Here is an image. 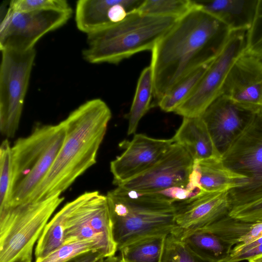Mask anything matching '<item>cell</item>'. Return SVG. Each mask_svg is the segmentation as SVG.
Segmentation results:
<instances>
[{
	"mask_svg": "<svg viewBox=\"0 0 262 262\" xmlns=\"http://www.w3.org/2000/svg\"><path fill=\"white\" fill-rule=\"evenodd\" d=\"M143 0H79L76 4L75 22L86 35L101 31L123 20Z\"/></svg>",
	"mask_w": 262,
	"mask_h": 262,
	"instance_id": "e0dca14e",
	"label": "cell"
},
{
	"mask_svg": "<svg viewBox=\"0 0 262 262\" xmlns=\"http://www.w3.org/2000/svg\"><path fill=\"white\" fill-rule=\"evenodd\" d=\"M66 134L63 121L54 125H39L11 146V207L29 201L53 164Z\"/></svg>",
	"mask_w": 262,
	"mask_h": 262,
	"instance_id": "5b68a950",
	"label": "cell"
},
{
	"mask_svg": "<svg viewBox=\"0 0 262 262\" xmlns=\"http://www.w3.org/2000/svg\"><path fill=\"white\" fill-rule=\"evenodd\" d=\"M174 235L196 254L212 262H226L232 249L231 244L205 228Z\"/></svg>",
	"mask_w": 262,
	"mask_h": 262,
	"instance_id": "44dd1931",
	"label": "cell"
},
{
	"mask_svg": "<svg viewBox=\"0 0 262 262\" xmlns=\"http://www.w3.org/2000/svg\"><path fill=\"white\" fill-rule=\"evenodd\" d=\"M101 258H104L98 252H90L81 255L69 262H96Z\"/></svg>",
	"mask_w": 262,
	"mask_h": 262,
	"instance_id": "e575fe53",
	"label": "cell"
},
{
	"mask_svg": "<svg viewBox=\"0 0 262 262\" xmlns=\"http://www.w3.org/2000/svg\"><path fill=\"white\" fill-rule=\"evenodd\" d=\"M258 0L195 1L203 10L221 21L228 30L247 31L251 27Z\"/></svg>",
	"mask_w": 262,
	"mask_h": 262,
	"instance_id": "ffe728a7",
	"label": "cell"
},
{
	"mask_svg": "<svg viewBox=\"0 0 262 262\" xmlns=\"http://www.w3.org/2000/svg\"><path fill=\"white\" fill-rule=\"evenodd\" d=\"M229 191H204L173 204L176 226L171 233L186 234L205 228L229 214Z\"/></svg>",
	"mask_w": 262,
	"mask_h": 262,
	"instance_id": "9a60e30c",
	"label": "cell"
},
{
	"mask_svg": "<svg viewBox=\"0 0 262 262\" xmlns=\"http://www.w3.org/2000/svg\"><path fill=\"white\" fill-rule=\"evenodd\" d=\"M178 19L129 12L122 21L87 35L83 57L93 64H118L139 52L151 51Z\"/></svg>",
	"mask_w": 262,
	"mask_h": 262,
	"instance_id": "277c9868",
	"label": "cell"
},
{
	"mask_svg": "<svg viewBox=\"0 0 262 262\" xmlns=\"http://www.w3.org/2000/svg\"><path fill=\"white\" fill-rule=\"evenodd\" d=\"M121 262H124V261H122L121 259Z\"/></svg>",
	"mask_w": 262,
	"mask_h": 262,
	"instance_id": "f35d334b",
	"label": "cell"
},
{
	"mask_svg": "<svg viewBox=\"0 0 262 262\" xmlns=\"http://www.w3.org/2000/svg\"><path fill=\"white\" fill-rule=\"evenodd\" d=\"M111 117L107 104L95 98L80 105L63 120L66 129L63 144L29 202L61 194L95 164Z\"/></svg>",
	"mask_w": 262,
	"mask_h": 262,
	"instance_id": "7a4b0ae2",
	"label": "cell"
},
{
	"mask_svg": "<svg viewBox=\"0 0 262 262\" xmlns=\"http://www.w3.org/2000/svg\"><path fill=\"white\" fill-rule=\"evenodd\" d=\"M193 160L180 145L173 143L152 167L118 186L144 192H159L170 188L186 187Z\"/></svg>",
	"mask_w": 262,
	"mask_h": 262,
	"instance_id": "7c38bea8",
	"label": "cell"
},
{
	"mask_svg": "<svg viewBox=\"0 0 262 262\" xmlns=\"http://www.w3.org/2000/svg\"><path fill=\"white\" fill-rule=\"evenodd\" d=\"M72 12V10L16 12L8 7L1 21V51L24 52L34 49L43 36L64 25Z\"/></svg>",
	"mask_w": 262,
	"mask_h": 262,
	"instance_id": "8fae6325",
	"label": "cell"
},
{
	"mask_svg": "<svg viewBox=\"0 0 262 262\" xmlns=\"http://www.w3.org/2000/svg\"><path fill=\"white\" fill-rule=\"evenodd\" d=\"M90 252H99L103 256L99 243L95 239H90L64 243L46 256L35 259V262H69Z\"/></svg>",
	"mask_w": 262,
	"mask_h": 262,
	"instance_id": "4316f807",
	"label": "cell"
},
{
	"mask_svg": "<svg viewBox=\"0 0 262 262\" xmlns=\"http://www.w3.org/2000/svg\"><path fill=\"white\" fill-rule=\"evenodd\" d=\"M247 178L227 167L221 158L193 161L189 184L206 192L229 191L247 183Z\"/></svg>",
	"mask_w": 262,
	"mask_h": 262,
	"instance_id": "ac0fdd59",
	"label": "cell"
},
{
	"mask_svg": "<svg viewBox=\"0 0 262 262\" xmlns=\"http://www.w3.org/2000/svg\"><path fill=\"white\" fill-rule=\"evenodd\" d=\"M118 250L147 236L168 235L176 226L175 207L159 192L117 187L106 195Z\"/></svg>",
	"mask_w": 262,
	"mask_h": 262,
	"instance_id": "3957f363",
	"label": "cell"
},
{
	"mask_svg": "<svg viewBox=\"0 0 262 262\" xmlns=\"http://www.w3.org/2000/svg\"><path fill=\"white\" fill-rule=\"evenodd\" d=\"M260 255H262V244L244 251H231L226 262H239L245 260H248Z\"/></svg>",
	"mask_w": 262,
	"mask_h": 262,
	"instance_id": "836d02e7",
	"label": "cell"
},
{
	"mask_svg": "<svg viewBox=\"0 0 262 262\" xmlns=\"http://www.w3.org/2000/svg\"><path fill=\"white\" fill-rule=\"evenodd\" d=\"M227 30L221 21L197 4L178 19L151 51L154 83L151 107L157 106L163 96L180 80L214 59Z\"/></svg>",
	"mask_w": 262,
	"mask_h": 262,
	"instance_id": "6da1fadb",
	"label": "cell"
},
{
	"mask_svg": "<svg viewBox=\"0 0 262 262\" xmlns=\"http://www.w3.org/2000/svg\"><path fill=\"white\" fill-rule=\"evenodd\" d=\"M221 159L227 167L248 179L246 185L229 191L230 209L262 198V112L252 114Z\"/></svg>",
	"mask_w": 262,
	"mask_h": 262,
	"instance_id": "52a82bcc",
	"label": "cell"
},
{
	"mask_svg": "<svg viewBox=\"0 0 262 262\" xmlns=\"http://www.w3.org/2000/svg\"><path fill=\"white\" fill-rule=\"evenodd\" d=\"M252 224V222L241 221L227 215L204 228L234 246L243 243Z\"/></svg>",
	"mask_w": 262,
	"mask_h": 262,
	"instance_id": "f1b7e54d",
	"label": "cell"
},
{
	"mask_svg": "<svg viewBox=\"0 0 262 262\" xmlns=\"http://www.w3.org/2000/svg\"><path fill=\"white\" fill-rule=\"evenodd\" d=\"M229 216L247 222L262 221V198L230 210Z\"/></svg>",
	"mask_w": 262,
	"mask_h": 262,
	"instance_id": "d6a6232c",
	"label": "cell"
},
{
	"mask_svg": "<svg viewBox=\"0 0 262 262\" xmlns=\"http://www.w3.org/2000/svg\"><path fill=\"white\" fill-rule=\"evenodd\" d=\"M172 139L186 150L193 161L221 158L201 117H183Z\"/></svg>",
	"mask_w": 262,
	"mask_h": 262,
	"instance_id": "d6986e66",
	"label": "cell"
},
{
	"mask_svg": "<svg viewBox=\"0 0 262 262\" xmlns=\"http://www.w3.org/2000/svg\"><path fill=\"white\" fill-rule=\"evenodd\" d=\"M246 52L262 58V0H258L252 23L246 32Z\"/></svg>",
	"mask_w": 262,
	"mask_h": 262,
	"instance_id": "4dcf8cb0",
	"label": "cell"
},
{
	"mask_svg": "<svg viewBox=\"0 0 262 262\" xmlns=\"http://www.w3.org/2000/svg\"><path fill=\"white\" fill-rule=\"evenodd\" d=\"M78 202V196L66 204L48 223L37 241L35 259L42 258L64 243V231L68 216Z\"/></svg>",
	"mask_w": 262,
	"mask_h": 262,
	"instance_id": "7402d4cb",
	"label": "cell"
},
{
	"mask_svg": "<svg viewBox=\"0 0 262 262\" xmlns=\"http://www.w3.org/2000/svg\"><path fill=\"white\" fill-rule=\"evenodd\" d=\"M161 262H212L201 257L171 233L166 236Z\"/></svg>",
	"mask_w": 262,
	"mask_h": 262,
	"instance_id": "f546056e",
	"label": "cell"
},
{
	"mask_svg": "<svg viewBox=\"0 0 262 262\" xmlns=\"http://www.w3.org/2000/svg\"><path fill=\"white\" fill-rule=\"evenodd\" d=\"M167 235L145 237L129 243L120 249L124 262H161Z\"/></svg>",
	"mask_w": 262,
	"mask_h": 262,
	"instance_id": "cb8c5ba5",
	"label": "cell"
},
{
	"mask_svg": "<svg viewBox=\"0 0 262 262\" xmlns=\"http://www.w3.org/2000/svg\"><path fill=\"white\" fill-rule=\"evenodd\" d=\"M222 95L253 114L262 112V58L245 51L231 69Z\"/></svg>",
	"mask_w": 262,
	"mask_h": 262,
	"instance_id": "5bb4252c",
	"label": "cell"
},
{
	"mask_svg": "<svg viewBox=\"0 0 262 262\" xmlns=\"http://www.w3.org/2000/svg\"><path fill=\"white\" fill-rule=\"evenodd\" d=\"M153 94L152 73L149 65L140 75L130 108L127 115L128 135L135 133L140 120L151 108Z\"/></svg>",
	"mask_w": 262,
	"mask_h": 262,
	"instance_id": "603a6c76",
	"label": "cell"
},
{
	"mask_svg": "<svg viewBox=\"0 0 262 262\" xmlns=\"http://www.w3.org/2000/svg\"><path fill=\"white\" fill-rule=\"evenodd\" d=\"M90 239L99 243L104 258L118 251L106 196L97 191L78 196L65 225L63 244Z\"/></svg>",
	"mask_w": 262,
	"mask_h": 262,
	"instance_id": "30bf717a",
	"label": "cell"
},
{
	"mask_svg": "<svg viewBox=\"0 0 262 262\" xmlns=\"http://www.w3.org/2000/svg\"><path fill=\"white\" fill-rule=\"evenodd\" d=\"M12 179L11 146L6 138L0 147V214L11 208Z\"/></svg>",
	"mask_w": 262,
	"mask_h": 262,
	"instance_id": "83f0119b",
	"label": "cell"
},
{
	"mask_svg": "<svg viewBox=\"0 0 262 262\" xmlns=\"http://www.w3.org/2000/svg\"><path fill=\"white\" fill-rule=\"evenodd\" d=\"M63 200L61 194H56L0 214V262H32L35 243Z\"/></svg>",
	"mask_w": 262,
	"mask_h": 262,
	"instance_id": "8992f818",
	"label": "cell"
},
{
	"mask_svg": "<svg viewBox=\"0 0 262 262\" xmlns=\"http://www.w3.org/2000/svg\"><path fill=\"white\" fill-rule=\"evenodd\" d=\"M248 261V262H262V255L251 258Z\"/></svg>",
	"mask_w": 262,
	"mask_h": 262,
	"instance_id": "8d00e7d4",
	"label": "cell"
},
{
	"mask_svg": "<svg viewBox=\"0 0 262 262\" xmlns=\"http://www.w3.org/2000/svg\"><path fill=\"white\" fill-rule=\"evenodd\" d=\"M210 62L192 72L175 84L163 96L157 106L165 112H174L193 92Z\"/></svg>",
	"mask_w": 262,
	"mask_h": 262,
	"instance_id": "d4e9b609",
	"label": "cell"
},
{
	"mask_svg": "<svg viewBox=\"0 0 262 262\" xmlns=\"http://www.w3.org/2000/svg\"><path fill=\"white\" fill-rule=\"evenodd\" d=\"M104 258H101L99 259L98 260H97L96 262H103Z\"/></svg>",
	"mask_w": 262,
	"mask_h": 262,
	"instance_id": "74e56055",
	"label": "cell"
},
{
	"mask_svg": "<svg viewBox=\"0 0 262 262\" xmlns=\"http://www.w3.org/2000/svg\"><path fill=\"white\" fill-rule=\"evenodd\" d=\"M174 143L172 139H156L135 134L120 146L124 151L110 163L113 183L117 186L145 171L155 165Z\"/></svg>",
	"mask_w": 262,
	"mask_h": 262,
	"instance_id": "4fadbf2b",
	"label": "cell"
},
{
	"mask_svg": "<svg viewBox=\"0 0 262 262\" xmlns=\"http://www.w3.org/2000/svg\"><path fill=\"white\" fill-rule=\"evenodd\" d=\"M246 32L227 30L215 58L193 92L174 113L183 117H201L211 103L222 95L231 69L246 51Z\"/></svg>",
	"mask_w": 262,
	"mask_h": 262,
	"instance_id": "ba28073f",
	"label": "cell"
},
{
	"mask_svg": "<svg viewBox=\"0 0 262 262\" xmlns=\"http://www.w3.org/2000/svg\"><path fill=\"white\" fill-rule=\"evenodd\" d=\"M103 262H121L120 256H113L105 258Z\"/></svg>",
	"mask_w": 262,
	"mask_h": 262,
	"instance_id": "d590c367",
	"label": "cell"
},
{
	"mask_svg": "<svg viewBox=\"0 0 262 262\" xmlns=\"http://www.w3.org/2000/svg\"><path fill=\"white\" fill-rule=\"evenodd\" d=\"M196 6L191 0H143L135 11L144 14L179 18Z\"/></svg>",
	"mask_w": 262,
	"mask_h": 262,
	"instance_id": "484cf974",
	"label": "cell"
},
{
	"mask_svg": "<svg viewBox=\"0 0 262 262\" xmlns=\"http://www.w3.org/2000/svg\"><path fill=\"white\" fill-rule=\"evenodd\" d=\"M9 7L16 12L72 10L68 2L65 0H12L9 2Z\"/></svg>",
	"mask_w": 262,
	"mask_h": 262,
	"instance_id": "1f68e13d",
	"label": "cell"
},
{
	"mask_svg": "<svg viewBox=\"0 0 262 262\" xmlns=\"http://www.w3.org/2000/svg\"><path fill=\"white\" fill-rule=\"evenodd\" d=\"M252 114L223 95L216 98L205 111L201 117L221 157L244 129Z\"/></svg>",
	"mask_w": 262,
	"mask_h": 262,
	"instance_id": "2e32d148",
	"label": "cell"
},
{
	"mask_svg": "<svg viewBox=\"0 0 262 262\" xmlns=\"http://www.w3.org/2000/svg\"><path fill=\"white\" fill-rule=\"evenodd\" d=\"M0 68V130L7 139L18 129L36 52L2 51Z\"/></svg>",
	"mask_w": 262,
	"mask_h": 262,
	"instance_id": "9c48e42d",
	"label": "cell"
}]
</instances>
